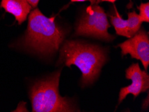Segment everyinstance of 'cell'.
Masks as SVG:
<instances>
[{
  "mask_svg": "<svg viewBox=\"0 0 149 112\" xmlns=\"http://www.w3.org/2000/svg\"><path fill=\"white\" fill-rule=\"evenodd\" d=\"M65 32L55 22V17L48 18L38 8L30 11L26 32L22 46L42 55H49L59 49Z\"/></svg>",
  "mask_w": 149,
  "mask_h": 112,
  "instance_id": "cell-1",
  "label": "cell"
},
{
  "mask_svg": "<svg viewBox=\"0 0 149 112\" xmlns=\"http://www.w3.org/2000/svg\"><path fill=\"white\" fill-rule=\"evenodd\" d=\"M107 61L106 52L98 46L68 40L61 48L58 63L79 68L82 72L81 85L84 87L94 83Z\"/></svg>",
  "mask_w": 149,
  "mask_h": 112,
  "instance_id": "cell-2",
  "label": "cell"
},
{
  "mask_svg": "<svg viewBox=\"0 0 149 112\" xmlns=\"http://www.w3.org/2000/svg\"><path fill=\"white\" fill-rule=\"evenodd\" d=\"M61 71L38 81L30 91L33 112L78 111L70 100L59 93Z\"/></svg>",
  "mask_w": 149,
  "mask_h": 112,
  "instance_id": "cell-3",
  "label": "cell"
},
{
  "mask_svg": "<svg viewBox=\"0 0 149 112\" xmlns=\"http://www.w3.org/2000/svg\"><path fill=\"white\" fill-rule=\"evenodd\" d=\"M110 27L104 10L98 5H90L78 23L75 35L92 36L110 42L114 39V36L108 33Z\"/></svg>",
  "mask_w": 149,
  "mask_h": 112,
  "instance_id": "cell-4",
  "label": "cell"
},
{
  "mask_svg": "<svg viewBox=\"0 0 149 112\" xmlns=\"http://www.w3.org/2000/svg\"><path fill=\"white\" fill-rule=\"evenodd\" d=\"M121 49L122 56L130 54L132 58L141 61L144 70L149 65V38L148 34L144 29L137 32L127 40L118 45Z\"/></svg>",
  "mask_w": 149,
  "mask_h": 112,
  "instance_id": "cell-5",
  "label": "cell"
},
{
  "mask_svg": "<svg viewBox=\"0 0 149 112\" xmlns=\"http://www.w3.org/2000/svg\"><path fill=\"white\" fill-rule=\"evenodd\" d=\"M126 77L131 80L129 86L121 88L119 93L118 104L129 94L136 98L140 93L148 91L149 88V75L145 70H142L139 63H134L126 70Z\"/></svg>",
  "mask_w": 149,
  "mask_h": 112,
  "instance_id": "cell-6",
  "label": "cell"
},
{
  "mask_svg": "<svg viewBox=\"0 0 149 112\" xmlns=\"http://www.w3.org/2000/svg\"><path fill=\"white\" fill-rule=\"evenodd\" d=\"M109 16L110 22L114 26L116 34L128 38H131L141 29L143 23L136 11L128 13L127 20H124L116 9L114 13Z\"/></svg>",
  "mask_w": 149,
  "mask_h": 112,
  "instance_id": "cell-7",
  "label": "cell"
},
{
  "mask_svg": "<svg viewBox=\"0 0 149 112\" xmlns=\"http://www.w3.org/2000/svg\"><path fill=\"white\" fill-rule=\"evenodd\" d=\"M0 7L12 14L19 25L26 21L32 9L28 0H1Z\"/></svg>",
  "mask_w": 149,
  "mask_h": 112,
  "instance_id": "cell-8",
  "label": "cell"
},
{
  "mask_svg": "<svg viewBox=\"0 0 149 112\" xmlns=\"http://www.w3.org/2000/svg\"><path fill=\"white\" fill-rule=\"evenodd\" d=\"M139 10L140 11L139 18L141 22H149V3H143L139 7Z\"/></svg>",
  "mask_w": 149,
  "mask_h": 112,
  "instance_id": "cell-9",
  "label": "cell"
},
{
  "mask_svg": "<svg viewBox=\"0 0 149 112\" xmlns=\"http://www.w3.org/2000/svg\"><path fill=\"white\" fill-rule=\"evenodd\" d=\"M29 4H30L32 8H36L37 7L38 3H39L40 0H28Z\"/></svg>",
  "mask_w": 149,
  "mask_h": 112,
  "instance_id": "cell-10",
  "label": "cell"
},
{
  "mask_svg": "<svg viewBox=\"0 0 149 112\" xmlns=\"http://www.w3.org/2000/svg\"><path fill=\"white\" fill-rule=\"evenodd\" d=\"M90 4L91 5H98L101 2V0H90Z\"/></svg>",
  "mask_w": 149,
  "mask_h": 112,
  "instance_id": "cell-11",
  "label": "cell"
},
{
  "mask_svg": "<svg viewBox=\"0 0 149 112\" xmlns=\"http://www.w3.org/2000/svg\"><path fill=\"white\" fill-rule=\"evenodd\" d=\"M86 1H90V0H70L71 3H74V2H84Z\"/></svg>",
  "mask_w": 149,
  "mask_h": 112,
  "instance_id": "cell-12",
  "label": "cell"
},
{
  "mask_svg": "<svg viewBox=\"0 0 149 112\" xmlns=\"http://www.w3.org/2000/svg\"><path fill=\"white\" fill-rule=\"evenodd\" d=\"M116 1L117 0H101V1H108L112 4H114Z\"/></svg>",
  "mask_w": 149,
  "mask_h": 112,
  "instance_id": "cell-13",
  "label": "cell"
}]
</instances>
